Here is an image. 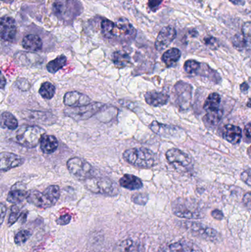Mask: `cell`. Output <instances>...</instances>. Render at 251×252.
Returning a JSON list of instances; mask_svg holds the SVG:
<instances>
[{"label":"cell","instance_id":"6da1fadb","mask_svg":"<svg viewBox=\"0 0 251 252\" xmlns=\"http://www.w3.org/2000/svg\"><path fill=\"white\" fill-rule=\"evenodd\" d=\"M172 213L177 217L189 220H197L205 217L203 206L192 198H178L172 204Z\"/></svg>","mask_w":251,"mask_h":252},{"label":"cell","instance_id":"7a4b0ae2","mask_svg":"<svg viewBox=\"0 0 251 252\" xmlns=\"http://www.w3.org/2000/svg\"><path fill=\"white\" fill-rule=\"evenodd\" d=\"M124 159L134 167L150 168L158 163V157L147 148H134L126 150L122 154Z\"/></svg>","mask_w":251,"mask_h":252},{"label":"cell","instance_id":"3957f363","mask_svg":"<svg viewBox=\"0 0 251 252\" xmlns=\"http://www.w3.org/2000/svg\"><path fill=\"white\" fill-rule=\"evenodd\" d=\"M60 188L57 185H50L43 192L38 190L28 191L27 201L41 209L53 207L60 198Z\"/></svg>","mask_w":251,"mask_h":252},{"label":"cell","instance_id":"277c9868","mask_svg":"<svg viewBox=\"0 0 251 252\" xmlns=\"http://www.w3.org/2000/svg\"><path fill=\"white\" fill-rule=\"evenodd\" d=\"M45 130L40 126L24 125L16 133V142L27 148H35L45 134Z\"/></svg>","mask_w":251,"mask_h":252},{"label":"cell","instance_id":"5b68a950","mask_svg":"<svg viewBox=\"0 0 251 252\" xmlns=\"http://www.w3.org/2000/svg\"><path fill=\"white\" fill-rule=\"evenodd\" d=\"M181 226L193 236L210 242H218L221 240V234L213 228L195 221H183Z\"/></svg>","mask_w":251,"mask_h":252},{"label":"cell","instance_id":"8992f818","mask_svg":"<svg viewBox=\"0 0 251 252\" xmlns=\"http://www.w3.org/2000/svg\"><path fill=\"white\" fill-rule=\"evenodd\" d=\"M87 189L96 194L114 196L119 192L116 184L108 178L91 177L85 180Z\"/></svg>","mask_w":251,"mask_h":252},{"label":"cell","instance_id":"52a82bcc","mask_svg":"<svg viewBox=\"0 0 251 252\" xmlns=\"http://www.w3.org/2000/svg\"><path fill=\"white\" fill-rule=\"evenodd\" d=\"M105 105L101 103H91L86 106L66 109L63 111L66 117L75 121H86L98 113Z\"/></svg>","mask_w":251,"mask_h":252},{"label":"cell","instance_id":"ba28073f","mask_svg":"<svg viewBox=\"0 0 251 252\" xmlns=\"http://www.w3.org/2000/svg\"><path fill=\"white\" fill-rule=\"evenodd\" d=\"M68 170L71 174L80 180H86L94 177V168L92 166L83 158L74 157L68 160Z\"/></svg>","mask_w":251,"mask_h":252},{"label":"cell","instance_id":"9c48e42d","mask_svg":"<svg viewBox=\"0 0 251 252\" xmlns=\"http://www.w3.org/2000/svg\"><path fill=\"white\" fill-rule=\"evenodd\" d=\"M137 30L130 23L128 19L124 17L116 20L113 28L112 39L120 41H129L135 38Z\"/></svg>","mask_w":251,"mask_h":252},{"label":"cell","instance_id":"30bf717a","mask_svg":"<svg viewBox=\"0 0 251 252\" xmlns=\"http://www.w3.org/2000/svg\"><path fill=\"white\" fill-rule=\"evenodd\" d=\"M175 102L181 110H187L191 105L193 87L190 84L178 81L174 87Z\"/></svg>","mask_w":251,"mask_h":252},{"label":"cell","instance_id":"8fae6325","mask_svg":"<svg viewBox=\"0 0 251 252\" xmlns=\"http://www.w3.org/2000/svg\"><path fill=\"white\" fill-rule=\"evenodd\" d=\"M166 158L169 164L175 167L187 168L193 165L191 157L178 148H172L167 151Z\"/></svg>","mask_w":251,"mask_h":252},{"label":"cell","instance_id":"7c38bea8","mask_svg":"<svg viewBox=\"0 0 251 252\" xmlns=\"http://www.w3.org/2000/svg\"><path fill=\"white\" fill-rule=\"evenodd\" d=\"M17 33L16 21L10 16L0 18V38L5 41L13 42Z\"/></svg>","mask_w":251,"mask_h":252},{"label":"cell","instance_id":"4fadbf2b","mask_svg":"<svg viewBox=\"0 0 251 252\" xmlns=\"http://www.w3.org/2000/svg\"><path fill=\"white\" fill-rule=\"evenodd\" d=\"M176 35V31L172 27L167 26L162 28L155 42L156 50L159 52L165 50L174 41Z\"/></svg>","mask_w":251,"mask_h":252},{"label":"cell","instance_id":"5bb4252c","mask_svg":"<svg viewBox=\"0 0 251 252\" xmlns=\"http://www.w3.org/2000/svg\"><path fill=\"white\" fill-rule=\"evenodd\" d=\"M25 159L10 152L0 153V172H6L22 165Z\"/></svg>","mask_w":251,"mask_h":252},{"label":"cell","instance_id":"9a60e30c","mask_svg":"<svg viewBox=\"0 0 251 252\" xmlns=\"http://www.w3.org/2000/svg\"><path fill=\"white\" fill-rule=\"evenodd\" d=\"M91 101L88 96L78 92H69L63 97L64 104L72 108L86 106L91 103Z\"/></svg>","mask_w":251,"mask_h":252},{"label":"cell","instance_id":"2e32d148","mask_svg":"<svg viewBox=\"0 0 251 252\" xmlns=\"http://www.w3.org/2000/svg\"><path fill=\"white\" fill-rule=\"evenodd\" d=\"M28 191L26 186L22 183H17L13 185L7 195V200L8 202L13 204H19L24 200L26 199Z\"/></svg>","mask_w":251,"mask_h":252},{"label":"cell","instance_id":"e0dca14e","mask_svg":"<svg viewBox=\"0 0 251 252\" xmlns=\"http://www.w3.org/2000/svg\"><path fill=\"white\" fill-rule=\"evenodd\" d=\"M113 252H144V248L139 241L126 239L117 243Z\"/></svg>","mask_w":251,"mask_h":252},{"label":"cell","instance_id":"ac0fdd59","mask_svg":"<svg viewBox=\"0 0 251 252\" xmlns=\"http://www.w3.org/2000/svg\"><path fill=\"white\" fill-rule=\"evenodd\" d=\"M144 99L147 104L153 107L165 106L169 100V95L165 93L156 91L147 92L144 94Z\"/></svg>","mask_w":251,"mask_h":252},{"label":"cell","instance_id":"d6986e66","mask_svg":"<svg viewBox=\"0 0 251 252\" xmlns=\"http://www.w3.org/2000/svg\"><path fill=\"white\" fill-rule=\"evenodd\" d=\"M223 136L224 139L230 143L237 145L241 141L243 132H242V129L238 126L228 124L224 127Z\"/></svg>","mask_w":251,"mask_h":252},{"label":"cell","instance_id":"ffe728a7","mask_svg":"<svg viewBox=\"0 0 251 252\" xmlns=\"http://www.w3.org/2000/svg\"><path fill=\"white\" fill-rule=\"evenodd\" d=\"M161 252H199L198 248L188 241H180L169 244Z\"/></svg>","mask_w":251,"mask_h":252},{"label":"cell","instance_id":"44dd1931","mask_svg":"<svg viewBox=\"0 0 251 252\" xmlns=\"http://www.w3.org/2000/svg\"><path fill=\"white\" fill-rule=\"evenodd\" d=\"M22 45L25 50L29 51H39L42 49L43 42L38 35L29 34L25 35L22 41Z\"/></svg>","mask_w":251,"mask_h":252},{"label":"cell","instance_id":"7402d4cb","mask_svg":"<svg viewBox=\"0 0 251 252\" xmlns=\"http://www.w3.org/2000/svg\"><path fill=\"white\" fill-rule=\"evenodd\" d=\"M119 185L129 190H137L141 189L143 183L141 179L134 175L125 174L119 179Z\"/></svg>","mask_w":251,"mask_h":252},{"label":"cell","instance_id":"603a6c76","mask_svg":"<svg viewBox=\"0 0 251 252\" xmlns=\"http://www.w3.org/2000/svg\"><path fill=\"white\" fill-rule=\"evenodd\" d=\"M40 147L44 154H53L58 147L57 138L53 135L44 134L40 141Z\"/></svg>","mask_w":251,"mask_h":252},{"label":"cell","instance_id":"cb8c5ba5","mask_svg":"<svg viewBox=\"0 0 251 252\" xmlns=\"http://www.w3.org/2000/svg\"><path fill=\"white\" fill-rule=\"evenodd\" d=\"M112 61L118 68H125L131 64V59L126 52L118 50L114 52L112 56Z\"/></svg>","mask_w":251,"mask_h":252},{"label":"cell","instance_id":"d4e9b609","mask_svg":"<svg viewBox=\"0 0 251 252\" xmlns=\"http://www.w3.org/2000/svg\"><path fill=\"white\" fill-rule=\"evenodd\" d=\"M181 56V51L178 48H171L164 53L162 60L167 67H170L179 61Z\"/></svg>","mask_w":251,"mask_h":252},{"label":"cell","instance_id":"484cf974","mask_svg":"<svg viewBox=\"0 0 251 252\" xmlns=\"http://www.w3.org/2000/svg\"><path fill=\"white\" fill-rule=\"evenodd\" d=\"M152 131L162 136H170L175 132V127L165 124H159L157 121H153L150 125Z\"/></svg>","mask_w":251,"mask_h":252},{"label":"cell","instance_id":"4316f807","mask_svg":"<svg viewBox=\"0 0 251 252\" xmlns=\"http://www.w3.org/2000/svg\"><path fill=\"white\" fill-rule=\"evenodd\" d=\"M0 127L9 130H15L18 127V121L10 112H3L0 115Z\"/></svg>","mask_w":251,"mask_h":252},{"label":"cell","instance_id":"83f0119b","mask_svg":"<svg viewBox=\"0 0 251 252\" xmlns=\"http://www.w3.org/2000/svg\"><path fill=\"white\" fill-rule=\"evenodd\" d=\"M221 102V95L218 93H212V94H209V97L205 101L203 109L207 112L218 110V109H219Z\"/></svg>","mask_w":251,"mask_h":252},{"label":"cell","instance_id":"f1b7e54d","mask_svg":"<svg viewBox=\"0 0 251 252\" xmlns=\"http://www.w3.org/2000/svg\"><path fill=\"white\" fill-rule=\"evenodd\" d=\"M223 115V112L220 109L216 111L208 112L206 116L203 118V122L209 127H214L221 122Z\"/></svg>","mask_w":251,"mask_h":252},{"label":"cell","instance_id":"f546056e","mask_svg":"<svg viewBox=\"0 0 251 252\" xmlns=\"http://www.w3.org/2000/svg\"><path fill=\"white\" fill-rule=\"evenodd\" d=\"M66 62H67V59L66 56L61 55L47 63V71L52 74L56 73L59 69H62L66 65Z\"/></svg>","mask_w":251,"mask_h":252},{"label":"cell","instance_id":"4dcf8cb0","mask_svg":"<svg viewBox=\"0 0 251 252\" xmlns=\"http://www.w3.org/2000/svg\"><path fill=\"white\" fill-rule=\"evenodd\" d=\"M28 116L29 117V119L34 120L32 121H37L41 124H49V121L54 123V121L56 120V118L51 114L44 113V112H29Z\"/></svg>","mask_w":251,"mask_h":252},{"label":"cell","instance_id":"1f68e13d","mask_svg":"<svg viewBox=\"0 0 251 252\" xmlns=\"http://www.w3.org/2000/svg\"><path fill=\"white\" fill-rule=\"evenodd\" d=\"M55 93H56V87L51 83H43L42 85L40 87L39 94L43 98L50 100L54 97Z\"/></svg>","mask_w":251,"mask_h":252},{"label":"cell","instance_id":"d6a6232c","mask_svg":"<svg viewBox=\"0 0 251 252\" xmlns=\"http://www.w3.org/2000/svg\"><path fill=\"white\" fill-rule=\"evenodd\" d=\"M232 44L234 47L238 50H245V49L250 48L251 41L246 39L243 34H237L234 35V38L232 40Z\"/></svg>","mask_w":251,"mask_h":252},{"label":"cell","instance_id":"836d02e7","mask_svg":"<svg viewBox=\"0 0 251 252\" xmlns=\"http://www.w3.org/2000/svg\"><path fill=\"white\" fill-rule=\"evenodd\" d=\"M115 23L109 19H103L101 22L102 33L105 38L112 39Z\"/></svg>","mask_w":251,"mask_h":252},{"label":"cell","instance_id":"e575fe53","mask_svg":"<svg viewBox=\"0 0 251 252\" xmlns=\"http://www.w3.org/2000/svg\"><path fill=\"white\" fill-rule=\"evenodd\" d=\"M201 63L195 60H188L184 65V69L186 73L190 75H197Z\"/></svg>","mask_w":251,"mask_h":252},{"label":"cell","instance_id":"d590c367","mask_svg":"<svg viewBox=\"0 0 251 252\" xmlns=\"http://www.w3.org/2000/svg\"><path fill=\"white\" fill-rule=\"evenodd\" d=\"M31 233L30 231L27 230V229H22L19 231V232L16 233L14 237V241L17 245H22L27 242L28 239L30 238Z\"/></svg>","mask_w":251,"mask_h":252},{"label":"cell","instance_id":"8d00e7d4","mask_svg":"<svg viewBox=\"0 0 251 252\" xmlns=\"http://www.w3.org/2000/svg\"><path fill=\"white\" fill-rule=\"evenodd\" d=\"M21 214H22L21 207H19L18 204H14V205L11 207V213H10V216H9V226H12V225L14 224V223L19 220Z\"/></svg>","mask_w":251,"mask_h":252},{"label":"cell","instance_id":"74e56055","mask_svg":"<svg viewBox=\"0 0 251 252\" xmlns=\"http://www.w3.org/2000/svg\"><path fill=\"white\" fill-rule=\"evenodd\" d=\"M131 200L134 204L144 206L148 201V195L145 193H136L132 195Z\"/></svg>","mask_w":251,"mask_h":252},{"label":"cell","instance_id":"f35d334b","mask_svg":"<svg viewBox=\"0 0 251 252\" xmlns=\"http://www.w3.org/2000/svg\"><path fill=\"white\" fill-rule=\"evenodd\" d=\"M203 43L206 44L207 47L212 50H216L219 47V42L216 38L213 36H207L203 38Z\"/></svg>","mask_w":251,"mask_h":252},{"label":"cell","instance_id":"ab89813d","mask_svg":"<svg viewBox=\"0 0 251 252\" xmlns=\"http://www.w3.org/2000/svg\"><path fill=\"white\" fill-rule=\"evenodd\" d=\"M72 220V216L69 214H65L63 216H60L58 219L56 220V223L58 225L64 226V225L69 224Z\"/></svg>","mask_w":251,"mask_h":252},{"label":"cell","instance_id":"60d3db41","mask_svg":"<svg viewBox=\"0 0 251 252\" xmlns=\"http://www.w3.org/2000/svg\"><path fill=\"white\" fill-rule=\"evenodd\" d=\"M16 86L19 89L22 86L23 87H22V91H28L30 88L29 82L25 78H19V79L18 78L17 81H16Z\"/></svg>","mask_w":251,"mask_h":252},{"label":"cell","instance_id":"b9f144b4","mask_svg":"<svg viewBox=\"0 0 251 252\" xmlns=\"http://www.w3.org/2000/svg\"><path fill=\"white\" fill-rule=\"evenodd\" d=\"M251 22H248L243 25V29H242V34L246 39L251 41Z\"/></svg>","mask_w":251,"mask_h":252},{"label":"cell","instance_id":"7bdbcfd3","mask_svg":"<svg viewBox=\"0 0 251 252\" xmlns=\"http://www.w3.org/2000/svg\"><path fill=\"white\" fill-rule=\"evenodd\" d=\"M251 168H249L248 170L243 171V173H242L241 176H240V177H241L242 180H243V182H244L245 183H246V185L249 187H250L251 185Z\"/></svg>","mask_w":251,"mask_h":252},{"label":"cell","instance_id":"ee69618b","mask_svg":"<svg viewBox=\"0 0 251 252\" xmlns=\"http://www.w3.org/2000/svg\"><path fill=\"white\" fill-rule=\"evenodd\" d=\"M6 213H7V207L5 204L3 203H0V226L2 224L5 218Z\"/></svg>","mask_w":251,"mask_h":252},{"label":"cell","instance_id":"f6af8a7d","mask_svg":"<svg viewBox=\"0 0 251 252\" xmlns=\"http://www.w3.org/2000/svg\"><path fill=\"white\" fill-rule=\"evenodd\" d=\"M163 0H149L148 6L153 11L156 10V9L160 6Z\"/></svg>","mask_w":251,"mask_h":252},{"label":"cell","instance_id":"bcb514c9","mask_svg":"<svg viewBox=\"0 0 251 252\" xmlns=\"http://www.w3.org/2000/svg\"><path fill=\"white\" fill-rule=\"evenodd\" d=\"M245 141L246 142H249L250 143L251 139V123H249L245 127Z\"/></svg>","mask_w":251,"mask_h":252},{"label":"cell","instance_id":"7dc6e473","mask_svg":"<svg viewBox=\"0 0 251 252\" xmlns=\"http://www.w3.org/2000/svg\"><path fill=\"white\" fill-rule=\"evenodd\" d=\"M243 204H244L245 207L248 209V210H250L251 209V192H249L244 195L243 197Z\"/></svg>","mask_w":251,"mask_h":252},{"label":"cell","instance_id":"c3c4849f","mask_svg":"<svg viewBox=\"0 0 251 252\" xmlns=\"http://www.w3.org/2000/svg\"><path fill=\"white\" fill-rule=\"evenodd\" d=\"M212 216L214 218V219H216L218 220H223V219L224 216L223 213H222V211H221L220 210H215L212 211Z\"/></svg>","mask_w":251,"mask_h":252},{"label":"cell","instance_id":"681fc988","mask_svg":"<svg viewBox=\"0 0 251 252\" xmlns=\"http://www.w3.org/2000/svg\"><path fill=\"white\" fill-rule=\"evenodd\" d=\"M6 83H7V81H6L5 77L3 75L2 72L0 70V90H3L5 87Z\"/></svg>","mask_w":251,"mask_h":252},{"label":"cell","instance_id":"f907efd6","mask_svg":"<svg viewBox=\"0 0 251 252\" xmlns=\"http://www.w3.org/2000/svg\"><path fill=\"white\" fill-rule=\"evenodd\" d=\"M240 90L243 93H247L249 90V84L246 82L243 83V84L240 85Z\"/></svg>","mask_w":251,"mask_h":252},{"label":"cell","instance_id":"816d5d0a","mask_svg":"<svg viewBox=\"0 0 251 252\" xmlns=\"http://www.w3.org/2000/svg\"><path fill=\"white\" fill-rule=\"evenodd\" d=\"M229 1L235 5H244L246 3L245 0H229Z\"/></svg>","mask_w":251,"mask_h":252},{"label":"cell","instance_id":"f5cc1de1","mask_svg":"<svg viewBox=\"0 0 251 252\" xmlns=\"http://www.w3.org/2000/svg\"><path fill=\"white\" fill-rule=\"evenodd\" d=\"M250 103H251V100H250V99H249V101H248V107H249V108H251Z\"/></svg>","mask_w":251,"mask_h":252},{"label":"cell","instance_id":"db71d44e","mask_svg":"<svg viewBox=\"0 0 251 252\" xmlns=\"http://www.w3.org/2000/svg\"><path fill=\"white\" fill-rule=\"evenodd\" d=\"M0 1H9V0H0Z\"/></svg>","mask_w":251,"mask_h":252}]
</instances>
